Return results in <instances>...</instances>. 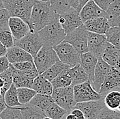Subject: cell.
<instances>
[{
  "mask_svg": "<svg viewBox=\"0 0 120 119\" xmlns=\"http://www.w3.org/2000/svg\"><path fill=\"white\" fill-rule=\"evenodd\" d=\"M111 66L104 61L101 57L98 58L97 64L94 70V80L91 83L92 87L98 92H99L100 86L104 81L105 76L110 69Z\"/></svg>",
  "mask_w": 120,
  "mask_h": 119,
  "instance_id": "2e32d148",
  "label": "cell"
},
{
  "mask_svg": "<svg viewBox=\"0 0 120 119\" xmlns=\"http://www.w3.org/2000/svg\"><path fill=\"white\" fill-rule=\"evenodd\" d=\"M98 58L89 52L80 55V64L88 75L89 81L92 83L94 80V70L97 64Z\"/></svg>",
  "mask_w": 120,
  "mask_h": 119,
  "instance_id": "ac0fdd59",
  "label": "cell"
},
{
  "mask_svg": "<svg viewBox=\"0 0 120 119\" xmlns=\"http://www.w3.org/2000/svg\"><path fill=\"white\" fill-rule=\"evenodd\" d=\"M96 119H120V112L117 110H110L105 106Z\"/></svg>",
  "mask_w": 120,
  "mask_h": 119,
  "instance_id": "8d00e7d4",
  "label": "cell"
},
{
  "mask_svg": "<svg viewBox=\"0 0 120 119\" xmlns=\"http://www.w3.org/2000/svg\"></svg>",
  "mask_w": 120,
  "mask_h": 119,
  "instance_id": "6f0895ef",
  "label": "cell"
},
{
  "mask_svg": "<svg viewBox=\"0 0 120 119\" xmlns=\"http://www.w3.org/2000/svg\"><path fill=\"white\" fill-rule=\"evenodd\" d=\"M59 60L54 49L46 45H43L33 58V62L39 74H42Z\"/></svg>",
  "mask_w": 120,
  "mask_h": 119,
  "instance_id": "277c9868",
  "label": "cell"
},
{
  "mask_svg": "<svg viewBox=\"0 0 120 119\" xmlns=\"http://www.w3.org/2000/svg\"><path fill=\"white\" fill-rule=\"evenodd\" d=\"M10 63L6 56L0 57V73L9 68Z\"/></svg>",
  "mask_w": 120,
  "mask_h": 119,
  "instance_id": "b9f144b4",
  "label": "cell"
},
{
  "mask_svg": "<svg viewBox=\"0 0 120 119\" xmlns=\"http://www.w3.org/2000/svg\"><path fill=\"white\" fill-rule=\"evenodd\" d=\"M31 88L34 90L37 93L51 95L53 86L51 82L45 79L42 74H39L33 80Z\"/></svg>",
  "mask_w": 120,
  "mask_h": 119,
  "instance_id": "44dd1931",
  "label": "cell"
},
{
  "mask_svg": "<svg viewBox=\"0 0 120 119\" xmlns=\"http://www.w3.org/2000/svg\"><path fill=\"white\" fill-rule=\"evenodd\" d=\"M117 111H119V112H120V105H119V106H118V107H117Z\"/></svg>",
  "mask_w": 120,
  "mask_h": 119,
  "instance_id": "816d5d0a",
  "label": "cell"
},
{
  "mask_svg": "<svg viewBox=\"0 0 120 119\" xmlns=\"http://www.w3.org/2000/svg\"><path fill=\"white\" fill-rule=\"evenodd\" d=\"M71 77H72V86L82 83L83 82L88 81V75L81 67L80 64L71 67Z\"/></svg>",
  "mask_w": 120,
  "mask_h": 119,
  "instance_id": "d4e9b609",
  "label": "cell"
},
{
  "mask_svg": "<svg viewBox=\"0 0 120 119\" xmlns=\"http://www.w3.org/2000/svg\"><path fill=\"white\" fill-rule=\"evenodd\" d=\"M15 45L30 53L34 58L43 46V43L38 34V32L30 30L22 38L15 40Z\"/></svg>",
  "mask_w": 120,
  "mask_h": 119,
  "instance_id": "ba28073f",
  "label": "cell"
},
{
  "mask_svg": "<svg viewBox=\"0 0 120 119\" xmlns=\"http://www.w3.org/2000/svg\"><path fill=\"white\" fill-rule=\"evenodd\" d=\"M4 4H3V0H0V9L4 8Z\"/></svg>",
  "mask_w": 120,
  "mask_h": 119,
  "instance_id": "f907efd6",
  "label": "cell"
},
{
  "mask_svg": "<svg viewBox=\"0 0 120 119\" xmlns=\"http://www.w3.org/2000/svg\"><path fill=\"white\" fill-rule=\"evenodd\" d=\"M8 27L15 40H20L25 36L30 30L29 25L22 19L17 16L10 17Z\"/></svg>",
  "mask_w": 120,
  "mask_h": 119,
  "instance_id": "5bb4252c",
  "label": "cell"
},
{
  "mask_svg": "<svg viewBox=\"0 0 120 119\" xmlns=\"http://www.w3.org/2000/svg\"><path fill=\"white\" fill-rule=\"evenodd\" d=\"M105 12L111 27H120V0H113Z\"/></svg>",
  "mask_w": 120,
  "mask_h": 119,
  "instance_id": "ffe728a7",
  "label": "cell"
},
{
  "mask_svg": "<svg viewBox=\"0 0 120 119\" xmlns=\"http://www.w3.org/2000/svg\"><path fill=\"white\" fill-rule=\"evenodd\" d=\"M58 21L68 34L83 24L79 12L74 8L70 7L64 12L59 14Z\"/></svg>",
  "mask_w": 120,
  "mask_h": 119,
  "instance_id": "9c48e42d",
  "label": "cell"
},
{
  "mask_svg": "<svg viewBox=\"0 0 120 119\" xmlns=\"http://www.w3.org/2000/svg\"><path fill=\"white\" fill-rule=\"evenodd\" d=\"M105 11L101 9L93 1H88L79 11V16L82 23L94 18L105 16Z\"/></svg>",
  "mask_w": 120,
  "mask_h": 119,
  "instance_id": "9a60e30c",
  "label": "cell"
},
{
  "mask_svg": "<svg viewBox=\"0 0 120 119\" xmlns=\"http://www.w3.org/2000/svg\"><path fill=\"white\" fill-rule=\"evenodd\" d=\"M16 69H18L21 71H26L31 69L34 66V63L33 61H25V62H16L14 64H11Z\"/></svg>",
  "mask_w": 120,
  "mask_h": 119,
  "instance_id": "f35d334b",
  "label": "cell"
},
{
  "mask_svg": "<svg viewBox=\"0 0 120 119\" xmlns=\"http://www.w3.org/2000/svg\"><path fill=\"white\" fill-rule=\"evenodd\" d=\"M87 34L88 31L82 24L70 33L66 34L64 41L72 45L81 55L88 52Z\"/></svg>",
  "mask_w": 120,
  "mask_h": 119,
  "instance_id": "52a82bcc",
  "label": "cell"
},
{
  "mask_svg": "<svg viewBox=\"0 0 120 119\" xmlns=\"http://www.w3.org/2000/svg\"><path fill=\"white\" fill-rule=\"evenodd\" d=\"M45 112L46 116L52 119H63L66 114L68 113L55 102L52 103L45 110Z\"/></svg>",
  "mask_w": 120,
  "mask_h": 119,
  "instance_id": "4dcf8cb0",
  "label": "cell"
},
{
  "mask_svg": "<svg viewBox=\"0 0 120 119\" xmlns=\"http://www.w3.org/2000/svg\"><path fill=\"white\" fill-rule=\"evenodd\" d=\"M4 80L0 77V89H1V88L4 87Z\"/></svg>",
  "mask_w": 120,
  "mask_h": 119,
  "instance_id": "681fc988",
  "label": "cell"
},
{
  "mask_svg": "<svg viewBox=\"0 0 120 119\" xmlns=\"http://www.w3.org/2000/svg\"><path fill=\"white\" fill-rule=\"evenodd\" d=\"M16 89L12 83L4 95V99L7 107H19L22 105L19 101Z\"/></svg>",
  "mask_w": 120,
  "mask_h": 119,
  "instance_id": "f546056e",
  "label": "cell"
},
{
  "mask_svg": "<svg viewBox=\"0 0 120 119\" xmlns=\"http://www.w3.org/2000/svg\"><path fill=\"white\" fill-rule=\"evenodd\" d=\"M51 82L53 86V88H64V87L71 86L72 83L71 67H69L65 68Z\"/></svg>",
  "mask_w": 120,
  "mask_h": 119,
  "instance_id": "cb8c5ba5",
  "label": "cell"
},
{
  "mask_svg": "<svg viewBox=\"0 0 120 119\" xmlns=\"http://www.w3.org/2000/svg\"><path fill=\"white\" fill-rule=\"evenodd\" d=\"M10 67L12 68V83L18 88H31L33 80L30 79L25 77L22 71H21L18 69H16L11 64H10Z\"/></svg>",
  "mask_w": 120,
  "mask_h": 119,
  "instance_id": "603a6c76",
  "label": "cell"
},
{
  "mask_svg": "<svg viewBox=\"0 0 120 119\" xmlns=\"http://www.w3.org/2000/svg\"><path fill=\"white\" fill-rule=\"evenodd\" d=\"M57 14L51 7L49 1H42L36 0L30 15V30L38 32L46 25L57 20Z\"/></svg>",
  "mask_w": 120,
  "mask_h": 119,
  "instance_id": "6da1fadb",
  "label": "cell"
},
{
  "mask_svg": "<svg viewBox=\"0 0 120 119\" xmlns=\"http://www.w3.org/2000/svg\"><path fill=\"white\" fill-rule=\"evenodd\" d=\"M84 26L88 32L99 34H105L111 26L105 16H100L90 19L83 23Z\"/></svg>",
  "mask_w": 120,
  "mask_h": 119,
  "instance_id": "e0dca14e",
  "label": "cell"
},
{
  "mask_svg": "<svg viewBox=\"0 0 120 119\" xmlns=\"http://www.w3.org/2000/svg\"><path fill=\"white\" fill-rule=\"evenodd\" d=\"M0 77L4 80V86L1 89V95L4 97V95L10 86L12 84V68L9 66V68L6 71L0 73Z\"/></svg>",
  "mask_w": 120,
  "mask_h": 119,
  "instance_id": "d590c367",
  "label": "cell"
},
{
  "mask_svg": "<svg viewBox=\"0 0 120 119\" xmlns=\"http://www.w3.org/2000/svg\"><path fill=\"white\" fill-rule=\"evenodd\" d=\"M73 91L76 103L103 99L99 92L94 89L89 80L73 86Z\"/></svg>",
  "mask_w": 120,
  "mask_h": 119,
  "instance_id": "30bf717a",
  "label": "cell"
},
{
  "mask_svg": "<svg viewBox=\"0 0 120 119\" xmlns=\"http://www.w3.org/2000/svg\"><path fill=\"white\" fill-rule=\"evenodd\" d=\"M105 34L88 32L87 34V47L88 52L97 58L102 56L106 47L109 45Z\"/></svg>",
  "mask_w": 120,
  "mask_h": 119,
  "instance_id": "8fae6325",
  "label": "cell"
},
{
  "mask_svg": "<svg viewBox=\"0 0 120 119\" xmlns=\"http://www.w3.org/2000/svg\"><path fill=\"white\" fill-rule=\"evenodd\" d=\"M103 101L107 108L117 110L120 103V91L115 89L109 92L104 97Z\"/></svg>",
  "mask_w": 120,
  "mask_h": 119,
  "instance_id": "83f0119b",
  "label": "cell"
},
{
  "mask_svg": "<svg viewBox=\"0 0 120 119\" xmlns=\"http://www.w3.org/2000/svg\"><path fill=\"white\" fill-rule=\"evenodd\" d=\"M16 90L19 101L21 105L28 103L32 99V98L37 94V92L34 90L26 87L18 88Z\"/></svg>",
  "mask_w": 120,
  "mask_h": 119,
  "instance_id": "1f68e13d",
  "label": "cell"
},
{
  "mask_svg": "<svg viewBox=\"0 0 120 119\" xmlns=\"http://www.w3.org/2000/svg\"><path fill=\"white\" fill-rule=\"evenodd\" d=\"M69 67L70 66L66 64H64L63 62L59 60L57 62H55L54 64H52L51 67H49L48 69H46L45 72H43L42 73V75L48 81L51 82L61 72H62L65 68Z\"/></svg>",
  "mask_w": 120,
  "mask_h": 119,
  "instance_id": "f1b7e54d",
  "label": "cell"
},
{
  "mask_svg": "<svg viewBox=\"0 0 120 119\" xmlns=\"http://www.w3.org/2000/svg\"><path fill=\"white\" fill-rule=\"evenodd\" d=\"M114 68H116L117 71H119L120 72V56H119V58H118V59L117 60V62H116V63H115V66H114Z\"/></svg>",
  "mask_w": 120,
  "mask_h": 119,
  "instance_id": "c3c4849f",
  "label": "cell"
},
{
  "mask_svg": "<svg viewBox=\"0 0 120 119\" xmlns=\"http://www.w3.org/2000/svg\"><path fill=\"white\" fill-rule=\"evenodd\" d=\"M6 105L5 103L4 99V97L1 95H0V114L2 112L6 107Z\"/></svg>",
  "mask_w": 120,
  "mask_h": 119,
  "instance_id": "f6af8a7d",
  "label": "cell"
},
{
  "mask_svg": "<svg viewBox=\"0 0 120 119\" xmlns=\"http://www.w3.org/2000/svg\"><path fill=\"white\" fill-rule=\"evenodd\" d=\"M0 119H1V118H0Z\"/></svg>",
  "mask_w": 120,
  "mask_h": 119,
  "instance_id": "680465c9",
  "label": "cell"
},
{
  "mask_svg": "<svg viewBox=\"0 0 120 119\" xmlns=\"http://www.w3.org/2000/svg\"><path fill=\"white\" fill-rule=\"evenodd\" d=\"M61 62L70 67L80 64V54L72 45L63 41L59 45L52 47Z\"/></svg>",
  "mask_w": 120,
  "mask_h": 119,
  "instance_id": "5b68a950",
  "label": "cell"
},
{
  "mask_svg": "<svg viewBox=\"0 0 120 119\" xmlns=\"http://www.w3.org/2000/svg\"><path fill=\"white\" fill-rule=\"evenodd\" d=\"M38 34L42 41L43 45L51 47L63 42L66 36L58 19L46 25L42 30L38 31Z\"/></svg>",
  "mask_w": 120,
  "mask_h": 119,
  "instance_id": "7a4b0ae2",
  "label": "cell"
},
{
  "mask_svg": "<svg viewBox=\"0 0 120 119\" xmlns=\"http://www.w3.org/2000/svg\"></svg>",
  "mask_w": 120,
  "mask_h": 119,
  "instance_id": "91938a15",
  "label": "cell"
},
{
  "mask_svg": "<svg viewBox=\"0 0 120 119\" xmlns=\"http://www.w3.org/2000/svg\"><path fill=\"white\" fill-rule=\"evenodd\" d=\"M0 95H1V89H0Z\"/></svg>",
  "mask_w": 120,
  "mask_h": 119,
  "instance_id": "9f6ffc18",
  "label": "cell"
},
{
  "mask_svg": "<svg viewBox=\"0 0 120 119\" xmlns=\"http://www.w3.org/2000/svg\"><path fill=\"white\" fill-rule=\"evenodd\" d=\"M1 119H22L21 110L18 107H6L0 114Z\"/></svg>",
  "mask_w": 120,
  "mask_h": 119,
  "instance_id": "836d02e7",
  "label": "cell"
},
{
  "mask_svg": "<svg viewBox=\"0 0 120 119\" xmlns=\"http://www.w3.org/2000/svg\"><path fill=\"white\" fill-rule=\"evenodd\" d=\"M90 0H79V6H78V8L76 9V10L79 12V11L81 10V9L82 8V6Z\"/></svg>",
  "mask_w": 120,
  "mask_h": 119,
  "instance_id": "7dc6e473",
  "label": "cell"
},
{
  "mask_svg": "<svg viewBox=\"0 0 120 119\" xmlns=\"http://www.w3.org/2000/svg\"><path fill=\"white\" fill-rule=\"evenodd\" d=\"M53 102L54 100L51 95L37 93L28 103L45 111V110Z\"/></svg>",
  "mask_w": 120,
  "mask_h": 119,
  "instance_id": "4316f807",
  "label": "cell"
},
{
  "mask_svg": "<svg viewBox=\"0 0 120 119\" xmlns=\"http://www.w3.org/2000/svg\"><path fill=\"white\" fill-rule=\"evenodd\" d=\"M99 7L106 11L113 0H93Z\"/></svg>",
  "mask_w": 120,
  "mask_h": 119,
  "instance_id": "60d3db41",
  "label": "cell"
},
{
  "mask_svg": "<svg viewBox=\"0 0 120 119\" xmlns=\"http://www.w3.org/2000/svg\"><path fill=\"white\" fill-rule=\"evenodd\" d=\"M79 2V0H68V4L69 6L74 8L75 9L78 8Z\"/></svg>",
  "mask_w": 120,
  "mask_h": 119,
  "instance_id": "ee69618b",
  "label": "cell"
},
{
  "mask_svg": "<svg viewBox=\"0 0 120 119\" xmlns=\"http://www.w3.org/2000/svg\"><path fill=\"white\" fill-rule=\"evenodd\" d=\"M105 35L110 44L120 49V27H111Z\"/></svg>",
  "mask_w": 120,
  "mask_h": 119,
  "instance_id": "d6a6232c",
  "label": "cell"
},
{
  "mask_svg": "<svg viewBox=\"0 0 120 119\" xmlns=\"http://www.w3.org/2000/svg\"><path fill=\"white\" fill-rule=\"evenodd\" d=\"M35 1L36 0H3V4L10 16L19 17L29 25L31 10Z\"/></svg>",
  "mask_w": 120,
  "mask_h": 119,
  "instance_id": "3957f363",
  "label": "cell"
},
{
  "mask_svg": "<svg viewBox=\"0 0 120 119\" xmlns=\"http://www.w3.org/2000/svg\"><path fill=\"white\" fill-rule=\"evenodd\" d=\"M10 15L5 8L0 9V28L9 30L8 21Z\"/></svg>",
  "mask_w": 120,
  "mask_h": 119,
  "instance_id": "74e56055",
  "label": "cell"
},
{
  "mask_svg": "<svg viewBox=\"0 0 120 119\" xmlns=\"http://www.w3.org/2000/svg\"><path fill=\"white\" fill-rule=\"evenodd\" d=\"M22 72H23L24 75H25V77H27V78H29L30 79H32V80H34L39 75V73L38 71L35 64L31 69L28 70V71H22Z\"/></svg>",
  "mask_w": 120,
  "mask_h": 119,
  "instance_id": "ab89813d",
  "label": "cell"
},
{
  "mask_svg": "<svg viewBox=\"0 0 120 119\" xmlns=\"http://www.w3.org/2000/svg\"><path fill=\"white\" fill-rule=\"evenodd\" d=\"M0 43L7 49L15 45V39L10 30L0 28Z\"/></svg>",
  "mask_w": 120,
  "mask_h": 119,
  "instance_id": "e575fe53",
  "label": "cell"
},
{
  "mask_svg": "<svg viewBox=\"0 0 120 119\" xmlns=\"http://www.w3.org/2000/svg\"><path fill=\"white\" fill-rule=\"evenodd\" d=\"M18 107L21 110L22 119H43L46 116L44 110L29 103Z\"/></svg>",
  "mask_w": 120,
  "mask_h": 119,
  "instance_id": "7402d4cb",
  "label": "cell"
},
{
  "mask_svg": "<svg viewBox=\"0 0 120 119\" xmlns=\"http://www.w3.org/2000/svg\"><path fill=\"white\" fill-rule=\"evenodd\" d=\"M120 49L109 43L106 47L101 58L111 67H114L119 58Z\"/></svg>",
  "mask_w": 120,
  "mask_h": 119,
  "instance_id": "484cf974",
  "label": "cell"
},
{
  "mask_svg": "<svg viewBox=\"0 0 120 119\" xmlns=\"http://www.w3.org/2000/svg\"><path fill=\"white\" fill-rule=\"evenodd\" d=\"M38 1H49V0H38Z\"/></svg>",
  "mask_w": 120,
  "mask_h": 119,
  "instance_id": "db71d44e",
  "label": "cell"
},
{
  "mask_svg": "<svg viewBox=\"0 0 120 119\" xmlns=\"http://www.w3.org/2000/svg\"><path fill=\"white\" fill-rule=\"evenodd\" d=\"M105 107L103 99L76 103L75 107L81 110L87 119H96L100 111Z\"/></svg>",
  "mask_w": 120,
  "mask_h": 119,
  "instance_id": "7c38bea8",
  "label": "cell"
},
{
  "mask_svg": "<svg viewBox=\"0 0 120 119\" xmlns=\"http://www.w3.org/2000/svg\"><path fill=\"white\" fill-rule=\"evenodd\" d=\"M116 90H120V87H119V88H117V89Z\"/></svg>",
  "mask_w": 120,
  "mask_h": 119,
  "instance_id": "11a10c76",
  "label": "cell"
},
{
  "mask_svg": "<svg viewBox=\"0 0 120 119\" xmlns=\"http://www.w3.org/2000/svg\"><path fill=\"white\" fill-rule=\"evenodd\" d=\"M6 56L10 64L25 61H33V57L30 53L15 45L8 49Z\"/></svg>",
  "mask_w": 120,
  "mask_h": 119,
  "instance_id": "d6986e66",
  "label": "cell"
},
{
  "mask_svg": "<svg viewBox=\"0 0 120 119\" xmlns=\"http://www.w3.org/2000/svg\"><path fill=\"white\" fill-rule=\"evenodd\" d=\"M54 102L70 112L75 108L76 101L74 97L73 86H69L64 88H53L52 95Z\"/></svg>",
  "mask_w": 120,
  "mask_h": 119,
  "instance_id": "8992f818",
  "label": "cell"
},
{
  "mask_svg": "<svg viewBox=\"0 0 120 119\" xmlns=\"http://www.w3.org/2000/svg\"><path fill=\"white\" fill-rule=\"evenodd\" d=\"M70 113H72L75 117L77 119H85V116L83 114V113L81 110H80L79 109H77V108H74L72 109L71 111H70Z\"/></svg>",
  "mask_w": 120,
  "mask_h": 119,
  "instance_id": "7bdbcfd3",
  "label": "cell"
},
{
  "mask_svg": "<svg viewBox=\"0 0 120 119\" xmlns=\"http://www.w3.org/2000/svg\"><path fill=\"white\" fill-rule=\"evenodd\" d=\"M7 48L0 43V57L6 56L7 53Z\"/></svg>",
  "mask_w": 120,
  "mask_h": 119,
  "instance_id": "bcb514c9",
  "label": "cell"
},
{
  "mask_svg": "<svg viewBox=\"0 0 120 119\" xmlns=\"http://www.w3.org/2000/svg\"><path fill=\"white\" fill-rule=\"evenodd\" d=\"M43 119H51V118H49V117H48V116H45V118Z\"/></svg>",
  "mask_w": 120,
  "mask_h": 119,
  "instance_id": "f5cc1de1",
  "label": "cell"
},
{
  "mask_svg": "<svg viewBox=\"0 0 120 119\" xmlns=\"http://www.w3.org/2000/svg\"><path fill=\"white\" fill-rule=\"evenodd\" d=\"M120 86V72L113 67H111L105 76L99 93L104 98L105 95L112 90L117 89Z\"/></svg>",
  "mask_w": 120,
  "mask_h": 119,
  "instance_id": "4fadbf2b",
  "label": "cell"
}]
</instances>
